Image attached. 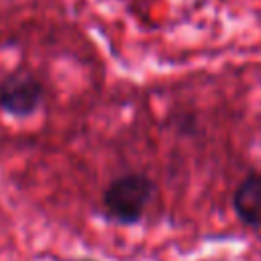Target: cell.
<instances>
[{
    "instance_id": "6da1fadb",
    "label": "cell",
    "mask_w": 261,
    "mask_h": 261,
    "mask_svg": "<svg viewBox=\"0 0 261 261\" xmlns=\"http://www.w3.org/2000/svg\"><path fill=\"white\" fill-rule=\"evenodd\" d=\"M157 192L155 181L143 171H126L108 181L102 192V214L122 226L139 224Z\"/></svg>"
},
{
    "instance_id": "7a4b0ae2",
    "label": "cell",
    "mask_w": 261,
    "mask_h": 261,
    "mask_svg": "<svg viewBox=\"0 0 261 261\" xmlns=\"http://www.w3.org/2000/svg\"><path fill=\"white\" fill-rule=\"evenodd\" d=\"M47 98L43 80L27 69H14L0 80V112L16 120L35 116Z\"/></svg>"
},
{
    "instance_id": "3957f363",
    "label": "cell",
    "mask_w": 261,
    "mask_h": 261,
    "mask_svg": "<svg viewBox=\"0 0 261 261\" xmlns=\"http://www.w3.org/2000/svg\"><path fill=\"white\" fill-rule=\"evenodd\" d=\"M237 218L251 228H261V171H249L232 192Z\"/></svg>"
},
{
    "instance_id": "277c9868",
    "label": "cell",
    "mask_w": 261,
    "mask_h": 261,
    "mask_svg": "<svg viewBox=\"0 0 261 261\" xmlns=\"http://www.w3.org/2000/svg\"><path fill=\"white\" fill-rule=\"evenodd\" d=\"M80 261H96V259H90V257H84V259H80Z\"/></svg>"
}]
</instances>
